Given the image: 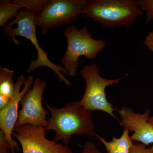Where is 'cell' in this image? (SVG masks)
<instances>
[{
  "label": "cell",
  "instance_id": "cell-1",
  "mask_svg": "<svg viewBox=\"0 0 153 153\" xmlns=\"http://www.w3.org/2000/svg\"><path fill=\"white\" fill-rule=\"evenodd\" d=\"M44 102L51 114L45 129L46 131L52 130L55 132L54 141H62L67 145L71 137L74 135H94L92 111L84 108L79 101L68 103L61 108H55Z\"/></svg>",
  "mask_w": 153,
  "mask_h": 153
},
{
  "label": "cell",
  "instance_id": "cell-2",
  "mask_svg": "<svg viewBox=\"0 0 153 153\" xmlns=\"http://www.w3.org/2000/svg\"><path fill=\"white\" fill-rule=\"evenodd\" d=\"M143 15L136 0H91L81 15L104 27L114 29L129 27Z\"/></svg>",
  "mask_w": 153,
  "mask_h": 153
},
{
  "label": "cell",
  "instance_id": "cell-3",
  "mask_svg": "<svg viewBox=\"0 0 153 153\" xmlns=\"http://www.w3.org/2000/svg\"><path fill=\"white\" fill-rule=\"evenodd\" d=\"M36 14L35 12L27 10L19 11L13 20L8 22L4 27V33L10 39L17 36L27 38L36 47L38 57L36 60L31 61L27 70V73H31L41 66L47 67L55 72L60 82H63L66 85L70 86L71 82L62 73L63 72L68 74L66 69L63 66H58L51 62L48 57V53L38 44L35 22Z\"/></svg>",
  "mask_w": 153,
  "mask_h": 153
},
{
  "label": "cell",
  "instance_id": "cell-4",
  "mask_svg": "<svg viewBox=\"0 0 153 153\" xmlns=\"http://www.w3.org/2000/svg\"><path fill=\"white\" fill-rule=\"evenodd\" d=\"M63 33L67 45L61 64L69 76H75L79 64V57L83 56L88 60H93L99 52L105 48L106 42L92 38L86 27L78 29L70 26L67 27Z\"/></svg>",
  "mask_w": 153,
  "mask_h": 153
},
{
  "label": "cell",
  "instance_id": "cell-5",
  "mask_svg": "<svg viewBox=\"0 0 153 153\" xmlns=\"http://www.w3.org/2000/svg\"><path fill=\"white\" fill-rule=\"evenodd\" d=\"M100 68L96 63L85 65L80 70L81 76L85 79L86 88L85 93L79 103L90 111L99 110L111 116L120 124L115 115V109L106 98L105 88L109 85L120 83L121 77L117 79H105L99 74Z\"/></svg>",
  "mask_w": 153,
  "mask_h": 153
},
{
  "label": "cell",
  "instance_id": "cell-6",
  "mask_svg": "<svg viewBox=\"0 0 153 153\" xmlns=\"http://www.w3.org/2000/svg\"><path fill=\"white\" fill-rule=\"evenodd\" d=\"M88 1L86 0H50L43 10L36 14V26L42 28V33L46 35L50 29L71 24L79 15H82Z\"/></svg>",
  "mask_w": 153,
  "mask_h": 153
},
{
  "label": "cell",
  "instance_id": "cell-7",
  "mask_svg": "<svg viewBox=\"0 0 153 153\" xmlns=\"http://www.w3.org/2000/svg\"><path fill=\"white\" fill-rule=\"evenodd\" d=\"M44 128L30 124L15 126L13 135L21 144L23 153H73L68 145L46 138Z\"/></svg>",
  "mask_w": 153,
  "mask_h": 153
},
{
  "label": "cell",
  "instance_id": "cell-8",
  "mask_svg": "<svg viewBox=\"0 0 153 153\" xmlns=\"http://www.w3.org/2000/svg\"><path fill=\"white\" fill-rule=\"evenodd\" d=\"M47 83L44 79L37 78L34 80L33 88L30 89L20 101L22 108L15 126L32 125L46 128L48 126L46 116L48 112L42 105V97Z\"/></svg>",
  "mask_w": 153,
  "mask_h": 153
},
{
  "label": "cell",
  "instance_id": "cell-9",
  "mask_svg": "<svg viewBox=\"0 0 153 153\" xmlns=\"http://www.w3.org/2000/svg\"><path fill=\"white\" fill-rule=\"evenodd\" d=\"M34 81L32 75H29L26 79L24 75L19 76L15 83L13 97L4 108L0 110V128L10 145L11 153L20 151L18 144L12 138V136L19 117V102L23 96L31 89Z\"/></svg>",
  "mask_w": 153,
  "mask_h": 153
},
{
  "label": "cell",
  "instance_id": "cell-10",
  "mask_svg": "<svg viewBox=\"0 0 153 153\" xmlns=\"http://www.w3.org/2000/svg\"><path fill=\"white\" fill-rule=\"evenodd\" d=\"M118 112L123 130L133 132L130 136L133 141L139 142L146 146L153 143V126L149 123V109H147L143 114L136 113L128 108L122 107Z\"/></svg>",
  "mask_w": 153,
  "mask_h": 153
},
{
  "label": "cell",
  "instance_id": "cell-11",
  "mask_svg": "<svg viewBox=\"0 0 153 153\" xmlns=\"http://www.w3.org/2000/svg\"><path fill=\"white\" fill-rule=\"evenodd\" d=\"M14 74L13 70L0 67V110L8 103L15 93Z\"/></svg>",
  "mask_w": 153,
  "mask_h": 153
},
{
  "label": "cell",
  "instance_id": "cell-12",
  "mask_svg": "<svg viewBox=\"0 0 153 153\" xmlns=\"http://www.w3.org/2000/svg\"><path fill=\"white\" fill-rule=\"evenodd\" d=\"M129 133L127 130L124 129L120 137L117 138L113 137L109 142L107 141L104 138L96 133L94 136L102 143L107 153H129L133 143Z\"/></svg>",
  "mask_w": 153,
  "mask_h": 153
},
{
  "label": "cell",
  "instance_id": "cell-13",
  "mask_svg": "<svg viewBox=\"0 0 153 153\" xmlns=\"http://www.w3.org/2000/svg\"><path fill=\"white\" fill-rule=\"evenodd\" d=\"M0 3V27H4L9 19L16 16L19 10L26 6L25 0H1Z\"/></svg>",
  "mask_w": 153,
  "mask_h": 153
},
{
  "label": "cell",
  "instance_id": "cell-14",
  "mask_svg": "<svg viewBox=\"0 0 153 153\" xmlns=\"http://www.w3.org/2000/svg\"><path fill=\"white\" fill-rule=\"evenodd\" d=\"M137 4L141 9L146 12V24L153 22V0H139Z\"/></svg>",
  "mask_w": 153,
  "mask_h": 153
},
{
  "label": "cell",
  "instance_id": "cell-15",
  "mask_svg": "<svg viewBox=\"0 0 153 153\" xmlns=\"http://www.w3.org/2000/svg\"><path fill=\"white\" fill-rule=\"evenodd\" d=\"M129 153H153V146L147 148L142 143H133Z\"/></svg>",
  "mask_w": 153,
  "mask_h": 153
},
{
  "label": "cell",
  "instance_id": "cell-16",
  "mask_svg": "<svg viewBox=\"0 0 153 153\" xmlns=\"http://www.w3.org/2000/svg\"><path fill=\"white\" fill-rule=\"evenodd\" d=\"M10 148L3 131H0V153H11Z\"/></svg>",
  "mask_w": 153,
  "mask_h": 153
},
{
  "label": "cell",
  "instance_id": "cell-17",
  "mask_svg": "<svg viewBox=\"0 0 153 153\" xmlns=\"http://www.w3.org/2000/svg\"><path fill=\"white\" fill-rule=\"evenodd\" d=\"M80 153H103L99 150L94 143L88 142L84 145L83 150Z\"/></svg>",
  "mask_w": 153,
  "mask_h": 153
},
{
  "label": "cell",
  "instance_id": "cell-18",
  "mask_svg": "<svg viewBox=\"0 0 153 153\" xmlns=\"http://www.w3.org/2000/svg\"><path fill=\"white\" fill-rule=\"evenodd\" d=\"M144 44L145 47L153 52V31H150L145 37Z\"/></svg>",
  "mask_w": 153,
  "mask_h": 153
},
{
  "label": "cell",
  "instance_id": "cell-19",
  "mask_svg": "<svg viewBox=\"0 0 153 153\" xmlns=\"http://www.w3.org/2000/svg\"><path fill=\"white\" fill-rule=\"evenodd\" d=\"M149 123L153 126V117H150L149 120Z\"/></svg>",
  "mask_w": 153,
  "mask_h": 153
}]
</instances>
